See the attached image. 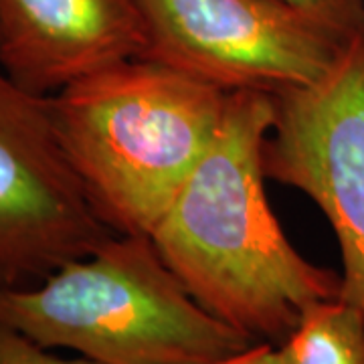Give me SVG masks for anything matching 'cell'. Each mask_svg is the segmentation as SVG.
<instances>
[{"instance_id": "3", "label": "cell", "mask_w": 364, "mask_h": 364, "mask_svg": "<svg viewBox=\"0 0 364 364\" xmlns=\"http://www.w3.org/2000/svg\"><path fill=\"white\" fill-rule=\"evenodd\" d=\"M0 322L100 364H208L257 342L207 312L150 235H114L37 286L0 289Z\"/></svg>"}, {"instance_id": "10", "label": "cell", "mask_w": 364, "mask_h": 364, "mask_svg": "<svg viewBox=\"0 0 364 364\" xmlns=\"http://www.w3.org/2000/svg\"><path fill=\"white\" fill-rule=\"evenodd\" d=\"M208 364H287V358L282 344L255 342L253 346H249L247 350Z\"/></svg>"}, {"instance_id": "9", "label": "cell", "mask_w": 364, "mask_h": 364, "mask_svg": "<svg viewBox=\"0 0 364 364\" xmlns=\"http://www.w3.org/2000/svg\"><path fill=\"white\" fill-rule=\"evenodd\" d=\"M0 364H100L90 358L65 360L37 344L13 326L0 322Z\"/></svg>"}, {"instance_id": "2", "label": "cell", "mask_w": 364, "mask_h": 364, "mask_svg": "<svg viewBox=\"0 0 364 364\" xmlns=\"http://www.w3.org/2000/svg\"><path fill=\"white\" fill-rule=\"evenodd\" d=\"M91 207L116 235H150L221 128L229 93L128 59L49 97Z\"/></svg>"}, {"instance_id": "11", "label": "cell", "mask_w": 364, "mask_h": 364, "mask_svg": "<svg viewBox=\"0 0 364 364\" xmlns=\"http://www.w3.org/2000/svg\"><path fill=\"white\" fill-rule=\"evenodd\" d=\"M289 2L312 9V11H322V13L352 14L364 11L363 0H289Z\"/></svg>"}, {"instance_id": "12", "label": "cell", "mask_w": 364, "mask_h": 364, "mask_svg": "<svg viewBox=\"0 0 364 364\" xmlns=\"http://www.w3.org/2000/svg\"><path fill=\"white\" fill-rule=\"evenodd\" d=\"M363 2H364V0H363Z\"/></svg>"}, {"instance_id": "7", "label": "cell", "mask_w": 364, "mask_h": 364, "mask_svg": "<svg viewBox=\"0 0 364 364\" xmlns=\"http://www.w3.org/2000/svg\"><path fill=\"white\" fill-rule=\"evenodd\" d=\"M146 45L136 0H0V67L43 97L140 59Z\"/></svg>"}, {"instance_id": "4", "label": "cell", "mask_w": 364, "mask_h": 364, "mask_svg": "<svg viewBox=\"0 0 364 364\" xmlns=\"http://www.w3.org/2000/svg\"><path fill=\"white\" fill-rule=\"evenodd\" d=\"M148 59L225 93L279 97L314 85L364 28L289 0H136Z\"/></svg>"}, {"instance_id": "6", "label": "cell", "mask_w": 364, "mask_h": 364, "mask_svg": "<svg viewBox=\"0 0 364 364\" xmlns=\"http://www.w3.org/2000/svg\"><path fill=\"white\" fill-rule=\"evenodd\" d=\"M263 172L322 210L338 241L340 299L364 318V28L320 81L275 97Z\"/></svg>"}, {"instance_id": "5", "label": "cell", "mask_w": 364, "mask_h": 364, "mask_svg": "<svg viewBox=\"0 0 364 364\" xmlns=\"http://www.w3.org/2000/svg\"><path fill=\"white\" fill-rule=\"evenodd\" d=\"M114 235L67 158L49 97L0 67V289L37 286Z\"/></svg>"}, {"instance_id": "8", "label": "cell", "mask_w": 364, "mask_h": 364, "mask_svg": "<svg viewBox=\"0 0 364 364\" xmlns=\"http://www.w3.org/2000/svg\"><path fill=\"white\" fill-rule=\"evenodd\" d=\"M282 346L287 364H364V318L340 298L316 301Z\"/></svg>"}, {"instance_id": "1", "label": "cell", "mask_w": 364, "mask_h": 364, "mask_svg": "<svg viewBox=\"0 0 364 364\" xmlns=\"http://www.w3.org/2000/svg\"><path fill=\"white\" fill-rule=\"evenodd\" d=\"M273 119L272 95L229 93L215 140L150 239L207 312L284 344L308 306L340 298V275L299 255L267 203L263 144Z\"/></svg>"}]
</instances>
